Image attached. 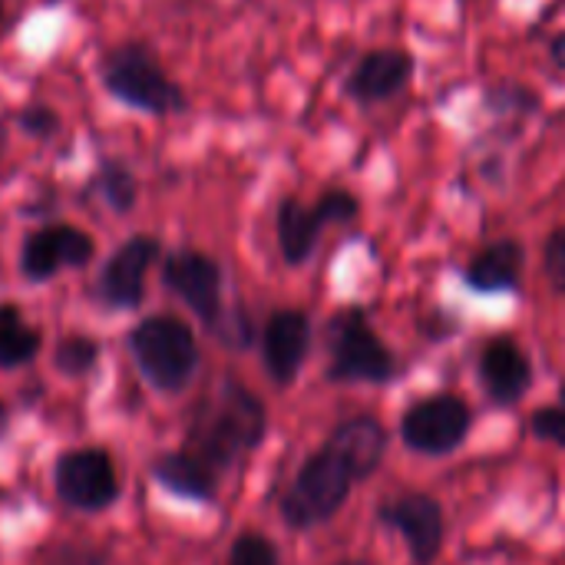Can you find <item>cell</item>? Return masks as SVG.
<instances>
[{"instance_id": "cell-1", "label": "cell", "mask_w": 565, "mask_h": 565, "mask_svg": "<svg viewBox=\"0 0 565 565\" xmlns=\"http://www.w3.org/2000/svg\"><path fill=\"white\" fill-rule=\"evenodd\" d=\"M265 437V407L262 401L235 381H225L195 414L189 430V447L199 463L212 473L228 470L235 460L252 454Z\"/></svg>"}, {"instance_id": "cell-2", "label": "cell", "mask_w": 565, "mask_h": 565, "mask_svg": "<svg viewBox=\"0 0 565 565\" xmlns=\"http://www.w3.org/2000/svg\"><path fill=\"white\" fill-rule=\"evenodd\" d=\"M328 381L338 384H387L397 374L391 348L371 331L361 308H344L328 324Z\"/></svg>"}, {"instance_id": "cell-3", "label": "cell", "mask_w": 565, "mask_h": 565, "mask_svg": "<svg viewBox=\"0 0 565 565\" xmlns=\"http://www.w3.org/2000/svg\"><path fill=\"white\" fill-rule=\"evenodd\" d=\"M354 483L358 480H354L351 467L324 444L318 454L308 457V463L298 470L291 490L285 493V500H281L285 523L295 530H311V526L328 523L344 507Z\"/></svg>"}, {"instance_id": "cell-4", "label": "cell", "mask_w": 565, "mask_h": 565, "mask_svg": "<svg viewBox=\"0 0 565 565\" xmlns=\"http://www.w3.org/2000/svg\"><path fill=\"white\" fill-rule=\"evenodd\" d=\"M132 351L142 367V374L159 387V391H179L195 364H199V348L192 331L175 321V318H149L132 331Z\"/></svg>"}, {"instance_id": "cell-5", "label": "cell", "mask_w": 565, "mask_h": 565, "mask_svg": "<svg viewBox=\"0 0 565 565\" xmlns=\"http://www.w3.org/2000/svg\"><path fill=\"white\" fill-rule=\"evenodd\" d=\"M473 414L454 394H434L407 407L401 417V440L424 457H447L463 447Z\"/></svg>"}, {"instance_id": "cell-6", "label": "cell", "mask_w": 565, "mask_h": 565, "mask_svg": "<svg viewBox=\"0 0 565 565\" xmlns=\"http://www.w3.org/2000/svg\"><path fill=\"white\" fill-rule=\"evenodd\" d=\"M103 79L119 99L139 109H152V113L182 109V93L172 86V79L159 70V63L142 46L116 50L103 66Z\"/></svg>"}, {"instance_id": "cell-7", "label": "cell", "mask_w": 565, "mask_h": 565, "mask_svg": "<svg viewBox=\"0 0 565 565\" xmlns=\"http://www.w3.org/2000/svg\"><path fill=\"white\" fill-rule=\"evenodd\" d=\"M377 520L404 536L411 556L417 565H430L444 546V510L427 493H404L377 507Z\"/></svg>"}, {"instance_id": "cell-8", "label": "cell", "mask_w": 565, "mask_h": 565, "mask_svg": "<svg viewBox=\"0 0 565 565\" xmlns=\"http://www.w3.org/2000/svg\"><path fill=\"white\" fill-rule=\"evenodd\" d=\"M56 490L76 510H103L116 500V473L103 450H76L56 463Z\"/></svg>"}, {"instance_id": "cell-9", "label": "cell", "mask_w": 565, "mask_h": 565, "mask_svg": "<svg viewBox=\"0 0 565 565\" xmlns=\"http://www.w3.org/2000/svg\"><path fill=\"white\" fill-rule=\"evenodd\" d=\"M480 384L500 407H513L533 387V367L513 338H493L480 351Z\"/></svg>"}, {"instance_id": "cell-10", "label": "cell", "mask_w": 565, "mask_h": 565, "mask_svg": "<svg viewBox=\"0 0 565 565\" xmlns=\"http://www.w3.org/2000/svg\"><path fill=\"white\" fill-rule=\"evenodd\" d=\"M166 281L169 288L202 318L215 321L222 308V271L212 258L199 252H179L166 265Z\"/></svg>"}, {"instance_id": "cell-11", "label": "cell", "mask_w": 565, "mask_h": 565, "mask_svg": "<svg viewBox=\"0 0 565 565\" xmlns=\"http://www.w3.org/2000/svg\"><path fill=\"white\" fill-rule=\"evenodd\" d=\"M89 255H93L89 235H83L79 228H70V225H53V228L30 235V242L23 245V255H20V268L26 278L43 281L66 265H86Z\"/></svg>"}, {"instance_id": "cell-12", "label": "cell", "mask_w": 565, "mask_h": 565, "mask_svg": "<svg viewBox=\"0 0 565 565\" xmlns=\"http://www.w3.org/2000/svg\"><path fill=\"white\" fill-rule=\"evenodd\" d=\"M311 348V321L305 311H278L265 324V367L278 384H291Z\"/></svg>"}, {"instance_id": "cell-13", "label": "cell", "mask_w": 565, "mask_h": 565, "mask_svg": "<svg viewBox=\"0 0 565 565\" xmlns=\"http://www.w3.org/2000/svg\"><path fill=\"white\" fill-rule=\"evenodd\" d=\"M159 255V245L152 238H132L126 242L103 268V278H99V291L109 305L116 308H132L139 305L142 298V281H146V271L149 265L156 262Z\"/></svg>"}, {"instance_id": "cell-14", "label": "cell", "mask_w": 565, "mask_h": 565, "mask_svg": "<svg viewBox=\"0 0 565 565\" xmlns=\"http://www.w3.org/2000/svg\"><path fill=\"white\" fill-rule=\"evenodd\" d=\"M414 60L404 50H371L348 79V93L358 103H381L411 83Z\"/></svg>"}, {"instance_id": "cell-15", "label": "cell", "mask_w": 565, "mask_h": 565, "mask_svg": "<svg viewBox=\"0 0 565 565\" xmlns=\"http://www.w3.org/2000/svg\"><path fill=\"white\" fill-rule=\"evenodd\" d=\"M328 447L351 467L354 480H367L384 463L387 430L374 417H351L341 427H334V434L328 437Z\"/></svg>"}, {"instance_id": "cell-16", "label": "cell", "mask_w": 565, "mask_h": 565, "mask_svg": "<svg viewBox=\"0 0 565 565\" xmlns=\"http://www.w3.org/2000/svg\"><path fill=\"white\" fill-rule=\"evenodd\" d=\"M523 265H526V252L520 242L503 238L487 245L463 271L467 285L480 295H500V291H513L520 288L523 278Z\"/></svg>"}, {"instance_id": "cell-17", "label": "cell", "mask_w": 565, "mask_h": 565, "mask_svg": "<svg viewBox=\"0 0 565 565\" xmlns=\"http://www.w3.org/2000/svg\"><path fill=\"white\" fill-rule=\"evenodd\" d=\"M324 222L318 218L315 205H301L298 199H285L278 209V242H281V255L291 265L308 262V255L318 245Z\"/></svg>"}, {"instance_id": "cell-18", "label": "cell", "mask_w": 565, "mask_h": 565, "mask_svg": "<svg viewBox=\"0 0 565 565\" xmlns=\"http://www.w3.org/2000/svg\"><path fill=\"white\" fill-rule=\"evenodd\" d=\"M215 477L205 463H199L192 454H169L156 463V480L169 487L172 493H182L189 500H212L215 497Z\"/></svg>"}, {"instance_id": "cell-19", "label": "cell", "mask_w": 565, "mask_h": 565, "mask_svg": "<svg viewBox=\"0 0 565 565\" xmlns=\"http://www.w3.org/2000/svg\"><path fill=\"white\" fill-rule=\"evenodd\" d=\"M40 348L36 331H30L13 308H0V367L26 364Z\"/></svg>"}, {"instance_id": "cell-20", "label": "cell", "mask_w": 565, "mask_h": 565, "mask_svg": "<svg viewBox=\"0 0 565 565\" xmlns=\"http://www.w3.org/2000/svg\"><path fill=\"white\" fill-rule=\"evenodd\" d=\"M228 565H278V553H275V546L265 536L245 533V536L235 540Z\"/></svg>"}, {"instance_id": "cell-21", "label": "cell", "mask_w": 565, "mask_h": 565, "mask_svg": "<svg viewBox=\"0 0 565 565\" xmlns=\"http://www.w3.org/2000/svg\"><path fill=\"white\" fill-rule=\"evenodd\" d=\"M530 430H533L536 440H546V444L565 447V407H559V404L540 407V411L530 417Z\"/></svg>"}, {"instance_id": "cell-22", "label": "cell", "mask_w": 565, "mask_h": 565, "mask_svg": "<svg viewBox=\"0 0 565 565\" xmlns=\"http://www.w3.org/2000/svg\"><path fill=\"white\" fill-rule=\"evenodd\" d=\"M315 212H318V218L324 225H331V222H351L358 215V199L348 195V192H341V189H331V192H324L318 199Z\"/></svg>"}, {"instance_id": "cell-23", "label": "cell", "mask_w": 565, "mask_h": 565, "mask_svg": "<svg viewBox=\"0 0 565 565\" xmlns=\"http://www.w3.org/2000/svg\"><path fill=\"white\" fill-rule=\"evenodd\" d=\"M93 361H96V344L86 341V338H70V341H63L60 351H56V364H60L66 374H79V371H86Z\"/></svg>"}, {"instance_id": "cell-24", "label": "cell", "mask_w": 565, "mask_h": 565, "mask_svg": "<svg viewBox=\"0 0 565 565\" xmlns=\"http://www.w3.org/2000/svg\"><path fill=\"white\" fill-rule=\"evenodd\" d=\"M543 268H546V278L553 281V288L565 295V228L550 235V242L543 248Z\"/></svg>"}, {"instance_id": "cell-25", "label": "cell", "mask_w": 565, "mask_h": 565, "mask_svg": "<svg viewBox=\"0 0 565 565\" xmlns=\"http://www.w3.org/2000/svg\"><path fill=\"white\" fill-rule=\"evenodd\" d=\"M99 185H103L106 199H109L116 209H129V205H132V179H129L122 169H106Z\"/></svg>"}, {"instance_id": "cell-26", "label": "cell", "mask_w": 565, "mask_h": 565, "mask_svg": "<svg viewBox=\"0 0 565 565\" xmlns=\"http://www.w3.org/2000/svg\"><path fill=\"white\" fill-rule=\"evenodd\" d=\"M23 126H30L33 132H46L50 126H53V116L50 113H26L23 116ZM53 132V129H50Z\"/></svg>"}, {"instance_id": "cell-27", "label": "cell", "mask_w": 565, "mask_h": 565, "mask_svg": "<svg viewBox=\"0 0 565 565\" xmlns=\"http://www.w3.org/2000/svg\"><path fill=\"white\" fill-rule=\"evenodd\" d=\"M550 53H553L556 66H563L565 70V33H559V36L553 40V50H550Z\"/></svg>"}, {"instance_id": "cell-28", "label": "cell", "mask_w": 565, "mask_h": 565, "mask_svg": "<svg viewBox=\"0 0 565 565\" xmlns=\"http://www.w3.org/2000/svg\"><path fill=\"white\" fill-rule=\"evenodd\" d=\"M7 427V411H3V404H0V430Z\"/></svg>"}, {"instance_id": "cell-29", "label": "cell", "mask_w": 565, "mask_h": 565, "mask_svg": "<svg viewBox=\"0 0 565 565\" xmlns=\"http://www.w3.org/2000/svg\"><path fill=\"white\" fill-rule=\"evenodd\" d=\"M559 407H565V384L559 387Z\"/></svg>"}, {"instance_id": "cell-30", "label": "cell", "mask_w": 565, "mask_h": 565, "mask_svg": "<svg viewBox=\"0 0 565 565\" xmlns=\"http://www.w3.org/2000/svg\"><path fill=\"white\" fill-rule=\"evenodd\" d=\"M0 146H3V126H0Z\"/></svg>"}, {"instance_id": "cell-31", "label": "cell", "mask_w": 565, "mask_h": 565, "mask_svg": "<svg viewBox=\"0 0 565 565\" xmlns=\"http://www.w3.org/2000/svg\"><path fill=\"white\" fill-rule=\"evenodd\" d=\"M338 565H367V563H338Z\"/></svg>"}]
</instances>
